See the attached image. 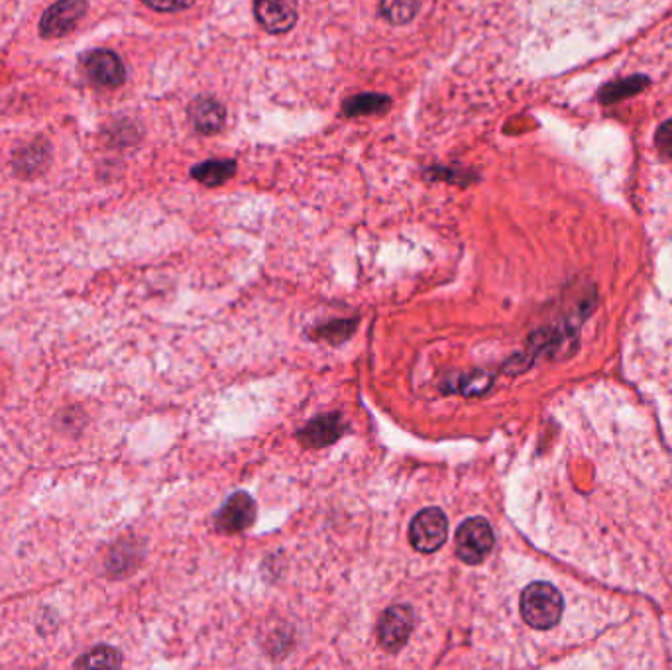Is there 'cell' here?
Masks as SVG:
<instances>
[{
    "label": "cell",
    "mask_w": 672,
    "mask_h": 670,
    "mask_svg": "<svg viewBox=\"0 0 672 670\" xmlns=\"http://www.w3.org/2000/svg\"><path fill=\"white\" fill-rule=\"evenodd\" d=\"M669 0H553L559 34L578 38L592 54L600 44L616 40Z\"/></svg>",
    "instance_id": "1"
},
{
    "label": "cell",
    "mask_w": 672,
    "mask_h": 670,
    "mask_svg": "<svg viewBox=\"0 0 672 670\" xmlns=\"http://www.w3.org/2000/svg\"><path fill=\"white\" fill-rule=\"evenodd\" d=\"M87 77L101 87H120L126 81V67L111 50H95L85 59Z\"/></svg>",
    "instance_id": "9"
},
{
    "label": "cell",
    "mask_w": 672,
    "mask_h": 670,
    "mask_svg": "<svg viewBox=\"0 0 672 670\" xmlns=\"http://www.w3.org/2000/svg\"><path fill=\"white\" fill-rule=\"evenodd\" d=\"M122 665V657L116 649L101 645L75 661V669H116Z\"/></svg>",
    "instance_id": "16"
},
{
    "label": "cell",
    "mask_w": 672,
    "mask_h": 670,
    "mask_svg": "<svg viewBox=\"0 0 672 670\" xmlns=\"http://www.w3.org/2000/svg\"><path fill=\"white\" fill-rule=\"evenodd\" d=\"M87 14V0H57L40 20V34L44 38H59L71 32Z\"/></svg>",
    "instance_id": "5"
},
{
    "label": "cell",
    "mask_w": 672,
    "mask_h": 670,
    "mask_svg": "<svg viewBox=\"0 0 672 670\" xmlns=\"http://www.w3.org/2000/svg\"><path fill=\"white\" fill-rule=\"evenodd\" d=\"M655 142H657V148H659L667 158H671L672 160V120L665 122V124L659 128V132H657V136H655Z\"/></svg>",
    "instance_id": "18"
},
{
    "label": "cell",
    "mask_w": 672,
    "mask_h": 670,
    "mask_svg": "<svg viewBox=\"0 0 672 670\" xmlns=\"http://www.w3.org/2000/svg\"><path fill=\"white\" fill-rule=\"evenodd\" d=\"M419 12V0H382L380 14L393 24L403 26L409 24Z\"/></svg>",
    "instance_id": "15"
},
{
    "label": "cell",
    "mask_w": 672,
    "mask_h": 670,
    "mask_svg": "<svg viewBox=\"0 0 672 670\" xmlns=\"http://www.w3.org/2000/svg\"><path fill=\"white\" fill-rule=\"evenodd\" d=\"M413 625H415V615L409 606H392L386 614L382 615L380 625H378L380 645L390 653H397L409 641Z\"/></svg>",
    "instance_id": "6"
},
{
    "label": "cell",
    "mask_w": 672,
    "mask_h": 670,
    "mask_svg": "<svg viewBox=\"0 0 672 670\" xmlns=\"http://www.w3.org/2000/svg\"><path fill=\"white\" fill-rule=\"evenodd\" d=\"M494 549V531L484 517H470L456 531V557L466 564H480Z\"/></svg>",
    "instance_id": "3"
},
{
    "label": "cell",
    "mask_w": 672,
    "mask_h": 670,
    "mask_svg": "<svg viewBox=\"0 0 672 670\" xmlns=\"http://www.w3.org/2000/svg\"><path fill=\"white\" fill-rule=\"evenodd\" d=\"M448 537V519L439 507L421 509L409 527V541L419 553H435L439 551Z\"/></svg>",
    "instance_id": "4"
},
{
    "label": "cell",
    "mask_w": 672,
    "mask_h": 670,
    "mask_svg": "<svg viewBox=\"0 0 672 670\" xmlns=\"http://www.w3.org/2000/svg\"><path fill=\"white\" fill-rule=\"evenodd\" d=\"M342 431H344V425L340 421V415H336V413L321 415V417L313 419L303 431H299V441L305 447H329L340 439Z\"/></svg>",
    "instance_id": "11"
},
{
    "label": "cell",
    "mask_w": 672,
    "mask_h": 670,
    "mask_svg": "<svg viewBox=\"0 0 672 670\" xmlns=\"http://www.w3.org/2000/svg\"><path fill=\"white\" fill-rule=\"evenodd\" d=\"M236 173L234 160H207L191 168V177L207 187H219Z\"/></svg>",
    "instance_id": "12"
},
{
    "label": "cell",
    "mask_w": 672,
    "mask_h": 670,
    "mask_svg": "<svg viewBox=\"0 0 672 670\" xmlns=\"http://www.w3.org/2000/svg\"><path fill=\"white\" fill-rule=\"evenodd\" d=\"M189 122L201 134H217L226 122V109L213 97H197L187 109Z\"/></svg>",
    "instance_id": "10"
},
{
    "label": "cell",
    "mask_w": 672,
    "mask_h": 670,
    "mask_svg": "<svg viewBox=\"0 0 672 670\" xmlns=\"http://www.w3.org/2000/svg\"><path fill=\"white\" fill-rule=\"evenodd\" d=\"M48 152H50L48 142H34L28 148H24L20 154H16L14 168L20 175L32 177L34 173H40L42 169L48 168V160H50Z\"/></svg>",
    "instance_id": "13"
},
{
    "label": "cell",
    "mask_w": 672,
    "mask_h": 670,
    "mask_svg": "<svg viewBox=\"0 0 672 670\" xmlns=\"http://www.w3.org/2000/svg\"><path fill=\"white\" fill-rule=\"evenodd\" d=\"M519 612L531 629L549 631L564 615V598L551 582H533L521 592Z\"/></svg>",
    "instance_id": "2"
},
{
    "label": "cell",
    "mask_w": 672,
    "mask_h": 670,
    "mask_svg": "<svg viewBox=\"0 0 672 670\" xmlns=\"http://www.w3.org/2000/svg\"><path fill=\"white\" fill-rule=\"evenodd\" d=\"M392 107V99L380 93H360L344 101L342 112L346 116H366V114H380Z\"/></svg>",
    "instance_id": "14"
},
{
    "label": "cell",
    "mask_w": 672,
    "mask_h": 670,
    "mask_svg": "<svg viewBox=\"0 0 672 670\" xmlns=\"http://www.w3.org/2000/svg\"><path fill=\"white\" fill-rule=\"evenodd\" d=\"M254 16L270 34L289 32L299 18L297 0H254Z\"/></svg>",
    "instance_id": "7"
},
{
    "label": "cell",
    "mask_w": 672,
    "mask_h": 670,
    "mask_svg": "<svg viewBox=\"0 0 672 670\" xmlns=\"http://www.w3.org/2000/svg\"><path fill=\"white\" fill-rule=\"evenodd\" d=\"M254 519H256V503L248 494L238 492L230 496L228 502L217 511L215 525L223 533H240L246 531L254 523Z\"/></svg>",
    "instance_id": "8"
},
{
    "label": "cell",
    "mask_w": 672,
    "mask_h": 670,
    "mask_svg": "<svg viewBox=\"0 0 672 670\" xmlns=\"http://www.w3.org/2000/svg\"><path fill=\"white\" fill-rule=\"evenodd\" d=\"M156 12H181L195 4V0H142Z\"/></svg>",
    "instance_id": "17"
}]
</instances>
